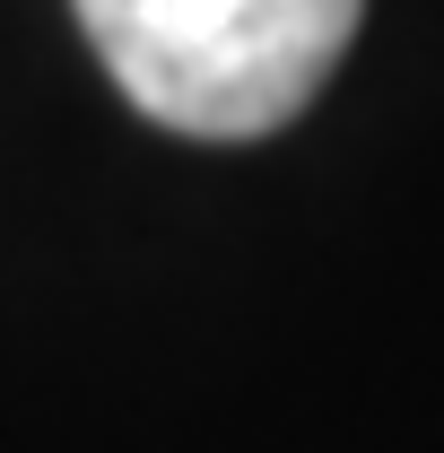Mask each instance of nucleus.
Here are the masks:
<instances>
[{"label": "nucleus", "instance_id": "f257e3e1", "mask_svg": "<svg viewBox=\"0 0 444 453\" xmlns=\"http://www.w3.org/2000/svg\"><path fill=\"white\" fill-rule=\"evenodd\" d=\"M366 0H79L113 88L192 140H253L323 88Z\"/></svg>", "mask_w": 444, "mask_h": 453}]
</instances>
